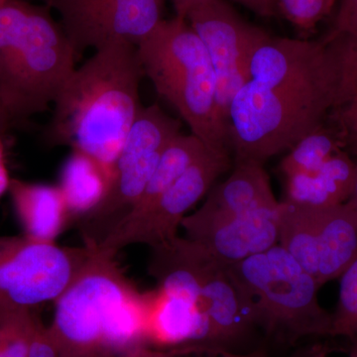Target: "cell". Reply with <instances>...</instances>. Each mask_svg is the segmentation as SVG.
<instances>
[{"label":"cell","mask_w":357,"mask_h":357,"mask_svg":"<svg viewBox=\"0 0 357 357\" xmlns=\"http://www.w3.org/2000/svg\"><path fill=\"white\" fill-rule=\"evenodd\" d=\"M279 204L263 164L236 162L231 175L211 188L198 210L213 215H243Z\"/></svg>","instance_id":"5bb4252c"},{"label":"cell","mask_w":357,"mask_h":357,"mask_svg":"<svg viewBox=\"0 0 357 357\" xmlns=\"http://www.w3.org/2000/svg\"><path fill=\"white\" fill-rule=\"evenodd\" d=\"M335 0H278L286 20L303 31H311L332 13Z\"/></svg>","instance_id":"7402d4cb"},{"label":"cell","mask_w":357,"mask_h":357,"mask_svg":"<svg viewBox=\"0 0 357 357\" xmlns=\"http://www.w3.org/2000/svg\"><path fill=\"white\" fill-rule=\"evenodd\" d=\"M110 175L98 162L73 150L61 173L60 188L70 218L79 220L102 201Z\"/></svg>","instance_id":"e0dca14e"},{"label":"cell","mask_w":357,"mask_h":357,"mask_svg":"<svg viewBox=\"0 0 357 357\" xmlns=\"http://www.w3.org/2000/svg\"><path fill=\"white\" fill-rule=\"evenodd\" d=\"M116 357H175L170 352L154 349L148 345H141L130 351L123 352Z\"/></svg>","instance_id":"83f0119b"},{"label":"cell","mask_w":357,"mask_h":357,"mask_svg":"<svg viewBox=\"0 0 357 357\" xmlns=\"http://www.w3.org/2000/svg\"><path fill=\"white\" fill-rule=\"evenodd\" d=\"M181 133V121L158 105L143 107L114 165L107 192L96 208L77 220L84 245L100 248L137 204L165 148Z\"/></svg>","instance_id":"52a82bcc"},{"label":"cell","mask_w":357,"mask_h":357,"mask_svg":"<svg viewBox=\"0 0 357 357\" xmlns=\"http://www.w3.org/2000/svg\"><path fill=\"white\" fill-rule=\"evenodd\" d=\"M144 76L175 107L192 134L213 151H229V128L217 102L215 72L208 51L184 18L162 20L137 46Z\"/></svg>","instance_id":"5b68a950"},{"label":"cell","mask_w":357,"mask_h":357,"mask_svg":"<svg viewBox=\"0 0 357 357\" xmlns=\"http://www.w3.org/2000/svg\"><path fill=\"white\" fill-rule=\"evenodd\" d=\"M76 59L107 45L138 46L162 20V0H51Z\"/></svg>","instance_id":"7c38bea8"},{"label":"cell","mask_w":357,"mask_h":357,"mask_svg":"<svg viewBox=\"0 0 357 357\" xmlns=\"http://www.w3.org/2000/svg\"><path fill=\"white\" fill-rule=\"evenodd\" d=\"M357 173L356 159L342 149L317 172L286 178L283 202L305 208H328L349 201Z\"/></svg>","instance_id":"9a60e30c"},{"label":"cell","mask_w":357,"mask_h":357,"mask_svg":"<svg viewBox=\"0 0 357 357\" xmlns=\"http://www.w3.org/2000/svg\"><path fill=\"white\" fill-rule=\"evenodd\" d=\"M93 248H66L33 237L0 236V316L37 312L76 278Z\"/></svg>","instance_id":"ba28073f"},{"label":"cell","mask_w":357,"mask_h":357,"mask_svg":"<svg viewBox=\"0 0 357 357\" xmlns=\"http://www.w3.org/2000/svg\"><path fill=\"white\" fill-rule=\"evenodd\" d=\"M230 165V152L208 149L151 206L130 213L100 249L116 255L128 246L143 244L152 248L173 241L188 211Z\"/></svg>","instance_id":"8fae6325"},{"label":"cell","mask_w":357,"mask_h":357,"mask_svg":"<svg viewBox=\"0 0 357 357\" xmlns=\"http://www.w3.org/2000/svg\"><path fill=\"white\" fill-rule=\"evenodd\" d=\"M331 30L349 37L357 44V0H340Z\"/></svg>","instance_id":"cb8c5ba5"},{"label":"cell","mask_w":357,"mask_h":357,"mask_svg":"<svg viewBox=\"0 0 357 357\" xmlns=\"http://www.w3.org/2000/svg\"><path fill=\"white\" fill-rule=\"evenodd\" d=\"M144 76L137 46L107 45L74 70L54 102L45 136L53 146L83 152L112 173L139 114Z\"/></svg>","instance_id":"7a4b0ae2"},{"label":"cell","mask_w":357,"mask_h":357,"mask_svg":"<svg viewBox=\"0 0 357 357\" xmlns=\"http://www.w3.org/2000/svg\"><path fill=\"white\" fill-rule=\"evenodd\" d=\"M185 20L210 56L218 114L229 128L230 103L250 79L251 59L269 34L244 20L227 0H204L190 9Z\"/></svg>","instance_id":"30bf717a"},{"label":"cell","mask_w":357,"mask_h":357,"mask_svg":"<svg viewBox=\"0 0 357 357\" xmlns=\"http://www.w3.org/2000/svg\"><path fill=\"white\" fill-rule=\"evenodd\" d=\"M38 312L17 311L0 316V357H29Z\"/></svg>","instance_id":"ffe728a7"},{"label":"cell","mask_w":357,"mask_h":357,"mask_svg":"<svg viewBox=\"0 0 357 357\" xmlns=\"http://www.w3.org/2000/svg\"><path fill=\"white\" fill-rule=\"evenodd\" d=\"M248 7L253 13L264 17H271L278 13V0H234Z\"/></svg>","instance_id":"484cf974"},{"label":"cell","mask_w":357,"mask_h":357,"mask_svg":"<svg viewBox=\"0 0 357 357\" xmlns=\"http://www.w3.org/2000/svg\"><path fill=\"white\" fill-rule=\"evenodd\" d=\"M279 213L280 204L243 215H211L197 210L185 215L181 227L187 238L234 265L278 243Z\"/></svg>","instance_id":"4fadbf2b"},{"label":"cell","mask_w":357,"mask_h":357,"mask_svg":"<svg viewBox=\"0 0 357 357\" xmlns=\"http://www.w3.org/2000/svg\"><path fill=\"white\" fill-rule=\"evenodd\" d=\"M47 333L58 357H116L146 344V299L100 248L54 302Z\"/></svg>","instance_id":"3957f363"},{"label":"cell","mask_w":357,"mask_h":357,"mask_svg":"<svg viewBox=\"0 0 357 357\" xmlns=\"http://www.w3.org/2000/svg\"><path fill=\"white\" fill-rule=\"evenodd\" d=\"M349 202H351V203L354 204V206L357 208V173L356 181H354V188H352V192L351 197H349Z\"/></svg>","instance_id":"d6a6232c"},{"label":"cell","mask_w":357,"mask_h":357,"mask_svg":"<svg viewBox=\"0 0 357 357\" xmlns=\"http://www.w3.org/2000/svg\"><path fill=\"white\" fill-rule=\"evenodd\" d=\"M192 357H267L266 351L262 349H255L249 352H236L232 349H215L192 354Z\"/></svg>","instance_id":"4316f807"},{"label":"cell","mask_w":357,"mask_h":357,"mask_svg":"<svg viewBox=\"0 0 357 357\" xmlns=\"http://www.w3.org/2000/svg\"><path fill=\"white\" fill-rule=\"evenodd\" d=\"M29 357H58L49 338L46 326L42 321H39L37 326Z\"/></svg>","instance_id":"d4e9b609"},{"label":"cell","mask_w":357,"mask_h":357,"mask_svg":"<svg viewBox=\"0 0 357 357\" xmlns=\"http://www.w3.org/2000/svg\"><path fill=\"white\" fill-rule=\"evenodd\" d=\"M342 149L345 148L337 126L326 121L288 150L279 169L285 178L314 173Z\"/></svg>","instance_id":"d6986e66"},{"label":"cell","mask_w":357,"mask_h":357,"mask_svg":"<svg viewBox=\"0 0 357 357\" xmlns=\"http://www.w3.org/2000/svg\"><path fill=\"white\" fill-rule=\"evenodd\" d=\"M7 189L24 227L25 236L55 241L72 220L59 185L34 184L13 178L9 181Z\"/></svg>","instance_id":"2e32d148"},{"label":"cell","mask_w":357,"mask_h":357,"mask_svg":"<svg viewBox=\"0 0 357 357\" xmlns=\"http://www.w3.org/2000/svg\"><path fill=\"white\" fill-rule=\"evenodd\" d=\"M357 91V45L330 30L316 40L267 37L230 103L234 162L264 164L325 123Z\"/></svg>","instance_id":"6da1fadb"},{"label":"cell","mask_w":357,"mask_h":357,"mask_svg":"<svg viewBox=\"0 0 357 357\" xmlns=\"http://www.w3.org/2000/svg\"><path fill=\"white\" fill-rule=\"evenodd\" d=\"M256 326L286 342L328 337L333 317L321 306V286L280 244L229 265Z\"/></svg>","instance_id":"8992f818"},{"label":"cell","mask_w":357,"mask_h":357,"mask_svg":"<svg viewBox=\"0 0 357 357\" xmlns=\"http://www.w3.org/2000/svg\"><path fill=\"white\" fill-rule=\"evenodd\" d=\"M208 150L203 141L194 134H178L162 153L153 175L130 213L151 206Z\"/></svg>","instance_id":"ac0fdd59"},{"label":"cell","mask_w":357,"mask_h":357,"mask_svg":"<svg viewBox=\"0 0 357 357\" xmlns=\"http://www.w3.org/2000/svg\"><path fill=\"white\" fill-rule=\"evenodd\" d=\"M335 124L345 150L357 161V91L349 102L330 116Z\"/></svg>","instance_id":"603a6c76"},{"label":"cell","mask_w":357,"mask_h":357,"mask_svg":"<svg viewBox=\"0 0 357 357\" xmlns=\"http://www.w3.org/2000/svg\"><path fill=\"white\" fill-rule=\"evenodd\" d=\"M11 126H13V124L9 121L6 107H4L3 100H2L1 91H0V134L4 135V134L8 132Z\"/></svg>","instance_id":"4dcf8cb0"},{"label":"cell","mask_w":357,"mask_h":357,"mask_svg":"<svg viewBox=\"0 0 357 357\" xmlns=\"http://www.w3.org/2000/svg\"><path fill=\"white\" fill-rule=\"evenodd\" d=\"M349 342L347 354L349 357H357V337L349 338Z\"/></svg>","instance_id":"1f68e13d"},{"label":"cell","mask_w":357,"mask_h":357,"mask_svg":"<svg viewBox=\"0 0 357 357\" xmlns=\"http://www.w3.org/2000/svg\"><path fill=\"white\" fill-rule=\"evenodd\" d=\"M331 337H357V255L340 277Z\"/></svg>","instance_id":"44dd1931"},{"label":"cell","mask_w":357,"mask_h":357,"mask_svg":"<svg viewBox=\"0 0 357 357\" xmlns=\"http://www.w3.org/2000/svg\"><path fill=\"white\" fill-rule=\"evenodd\" d=\"M76 60L62 26L46 9L0 0V91L13 126L50 109Z\"/></svg>","instance_id":"277c9868"},{"label":"cell","mask_w":357,"mask_h":357,"mask_svg":"<svg viewBox=\"0 0 357 357\" xmlns=\"http://www.w3.org/2000/svg\"><path fill=\"white\" fill-rule=\"evenodd\" d=\"M202 1L204 0H173L176 16L185 20V15L189 13L190 9Z\"/></svg>","instance_id":"f546056e"},{"label":"cell","mask_w":357,"mask_h":357,"mask_svg":"<svg viewBox=\"0 0 357 357\" xmlns=\"http://www.w3.org/2000/svg\"><path fill=\"white\" fill-rule=\"evenodd\" d=\"M332 349L324 344H314L301 347L290 357H328Z\"/></svg>","instance_id":"f1b7e54d"},{"label":"cell","mask_w":357,"mask_h":357,"mask_svg":"<svg viewBox=\"0 0 357 357\" xmlns=\"http://www.w3.org/2000/svg\"><path fill=\"white\" fill-rule=\"evenodd\" d=\"M278 243L321 287L356 257L357 208L349 201L328 208L281 201Z\"/></svg>","instance_id":"9c48e42d"}]
</instances>
